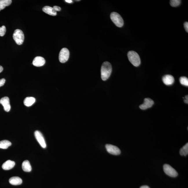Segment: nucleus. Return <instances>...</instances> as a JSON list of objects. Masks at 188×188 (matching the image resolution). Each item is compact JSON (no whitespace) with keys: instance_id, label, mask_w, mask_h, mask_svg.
Listing matches in <instances>:
<instances>
[{"instance_id":"1a4fd4ad","label":"nucleus","mask_w":188,"mask_h":188,"mask_svg":"<svg viewBox=\"0 0 188 188\" xmlns=\"http://www.w3.org/2000/svg\"><path fill=\"white\" fill-rule=\"evenodd\" d=\"M0 103L4 107V109L5 111L8 112L10 111L11 109V106L10 103V99L7 96H5L0 99Z\"/></svg>"},{"instance_id":"7ed1b4c3","label":"nucleus","mask_w":188,"mask_h":188,"mask_svg":"<svg viewBox=\"0 0 188 188\" xmlns=\"http://www.w3.org/2000/svg\"><path fill=\"white\" fill-rule=\"evenodd\" d=\"M110 18L112 21L116 26L121 27L123 25L124 21L123 19L118 13L115 12H112L110 14Z\"/></svg>"},{"instance_id":"b1692460","label":"nucleus","mask_w":188,"mask_h":188,"mask_svg":"<svg viewBox=\"0 0 188 188\" xmlns=\"http://www.w3.org/2000/svg\"><path fill=\"white\" fill-rule=\"evenodd\" d=\"M5 82H6V80L4 79H1L0 80V87L4 85Z\"/></svg>"},{"instance_id":"f8f14e48","label":"nucleus","mask_w":188,"mask_h":188,"mask_svg":"<svg viewBox=\"0 0 188 188\" xmlns=\"http://www.w3.org/2000/svg\"><path fill=\"white\" fill-rule=\"evenodd\" d=\"M163 83L167 85H172L175 82V79L172 76L167 75L163 77Z\"/></svg>"},{"instance_id":"a878e982","label":"nucleus","mask_w":188,"mask_h":188,"mask_svg":"<svg viewBox=\"0 0 188 188\" xmlns=\"http://www.w3.org/2000/svg\"><path fill=\"white\" fill-rule=\"evenodd\" d=\"M53 8L56 11H60L61 10V8L59 6H53Z\"/></svg>"},{"instance_id":"412c9836","label":"nucleus","mask_w":188,"mask_h":188,"mask_svg":"<svg viewBox=\"0 0 188 188\" xmlns=\"http://www.w3.org/2000/svg\"><path fill=\"white\" fill-rule=\"evenodd\" d=\"M12 2L11 0H0V4L5 7L10 6Z\"/></svg>"},{"instance_id":"7c9ffc66","label":"nucleus","mask_w":188,"mask_h":188,"mask_svg":"<svg viewBox=\"0 0 188 188\" xmlns=\"http://www.w3.org/2000/svg\"><path fill=\"white\" fill-rule=\"evenodd\" d=\"M3 70V67L0 65V73H1V72H2Z\"/></svg>"},{"instance_id":"bb28decb","label":"nucleus","mask_w":188,"mask_h":188,"mask_svg":"<svg viewBox=\"0 0 188 188\" xmlns=\"http://www.w3.org/2000/svg\"><path fill=\"white\" fill-rule=\"evenodd\" d=\"M185 99L184 100V102L185 103H188V95L186 96L185 97Z\"/></svg>"},{"instance_id":"0eeeda50","label":"nucleus","mask_w":188,"mask_h":188,"mask_svg":"<svg viewBox=\"0 0 188 188\" xmlns=\"http://www.w3.org/2000/svg\"><path fill=\"white\" fill-rule=\"evenodd\" d=\"M106 148L107 151L110 154L117 156L120 155L121 153L119 148L118 147L113 145L107 144L106 145Z\"/></svg>"},{"instance_id":"5701e85b","label":"nucleus","mask_w":188,"mask_h":188,"mask_svg":"<svg viewBox=\"0 0 188 188\" xmlns=\"http://www.w3.org/2000/svg\"><path fill=\"white\" fill-rule=\"evenodd\" d=\"M6 32V27L4 25L0 27V36H4Z\"/></svg>"},{"instance_id":"c85d7f7f","label":"nucleus","mask_w":188,"mask_h":188,"mask_svg":"<svg viewBox=\"0 0 188 188\" xmlns=\"http://www.w3.org/2000/svg\"><path fill=\"white\" fill-rule=\"evenodd\" d=\"M140 188H150V187L148 186L144 185L141 186Z\"/></svg>"},{"instance_id":"4be33fe9","label":"nucleus","mask_w":188,"mask_h":188,"mask_svg":"<svg viewBox=\"0 0 188 188\" xmlns=\"http://www.w3.org/2000/svg\"><path fill=\"white\" fill-rule=\"evenodd\" d=\"M181 3L180 0H171L170 1V4L172 7H177L179 6Z\"/></svg>"},{"instance_id":"ddd939ff","label":"nucleus","mask_w":188,"mask_h":188,"mask_svg":"<svg viewBox=\"0 0 188 188\" xmlns=\"http://www.w3.org/2000/svg\"><path fill=\"white\" fill-rule=\"evenodd\" d=\"M15 165L14 161L8 160L3 164L2 168L4 170H9L12 169Z\"/></svg>"},{"instance_id":"f03ea898","label":"nucleus","mask_w":188,"mask_h":188,"mask_svg":"<svg viewBox=\"0 0 188 188\" xmlns=\"http://www.w3.org/2000/svg\"><path fill=\"white\" fill-rule=\"evenodd\" d=\"M127 57L129 61L134 66L138 67L140 65V58L139 54L136 52L133 51H129L127 53Z\"/></svg>"},{"instance_id":"39448f33","label":"nucleus","mask_w":188,"mask_h":188,"mask_svg":"<svg viewBox=\"0 0 188 188\" xmlns=\"http://www.w3.org/2000/svg\"><path fill=\"white\" fill-rule=\"evenodd\" d=\"M163 170L165 174L171 177H176L178 175L176 171L169 165H164Z\"/></svg>"},{"instance_id":"dca6fc26","label":"nucleus","mask_w":188,"mask_h":188,"mask_svg":"<svg viewBox=\"0 0 188 188\" xmlns=\"http://www.w3.org/2000/svg\"><path fill=\"white\" fill-rule=\"evenodd\" d=\"M22 169L24 171L30 172L32 171V167L28 160H25L22 164Z\"/></svg>"},{"instance_id":"9d476101","label":"nucleus","mask_w":188,"mask_h":188,"mask_svg":"<svg viewBox=\"0 0 188 188\" xmlns=\"http://www.w3.org/2000/svg\"><path fill=\"white\" fill-rule=\"evenodd\" d=\"M154 104V101L149 98L145 99L144 103L139 106V108L142 110H146L151 107Z\"/></svg>"},{"instance_id":"423d86ee","label":"nucleus","mask_w":188,"mask_h":188,"mask_svg":"<svg viewBox=\"0 0 188 188\" xmlns=\"http://www.w3.org/2000/svg\"><path fill=\"white\" fill-rule=\"evenodd\" d=\"M70 56V52L67 48H63L60 51L59 54V60L61 63H64L68 61Z\"/></svg>"},{"instance_id":"c756f323","label":"nucleus","mask_w":188,"mask_h":188,"mask_svg":"<svg viewBox=\"0 0 188 188\" xmlns=\"http://www.w3.org/2000/svg\"><path fill=\"white\" fill-rule=\"evenodd\" d=\"M65 1H66V2L69 3H71L72 2V0H66Z\"/></svg>"},{"instance_id":"cd10ccee","label":"nucleus","mask_w":188,"mask_h":188,"mask_svg":"<svg viewBox=\"0 0 188 188\" xmlns=\"http://www.w3.org/2000/svg\"><path fill=\"white\" fill-rule=\"evenodd\" d=\"M6 7H5L3 5L0 4V11H1V10L4 9L5 8H6Z\"/></svg>"},{"instance_id":"f3484780","label":"nucleus","mask_w":188,"mask_h":188,"mask_svg":"<svg viewBox=\"0 0 188 188\" xmlns=\"http://www.w3.org/2000/svg\"><path fill=\"white\" fill-rule=\"evenodd\" d=\"M35 98L33 97H28L24 100L23 103L25 106L29 107L32 106L35 103Z\"/></svg>"},{"instance_id":"a211bd4d","label":"nucleus","mask_w":188,"mask_h":188,"mask_svg":"<svg viewBox=\"0 0 188 188\" xmlns=\"http://www.w3.org/2000/svg\"><path fill=\"white\" fill-rule=\"evenodd\" d=\"M12 143L8 140H3L0 141V148L3 149H6L11 146Z\"/></svg>"},{"instance_id":"4468645a","label":"nucleus","mask_w":188,"mask_h":188,"mask_svg":"<svg viewBox=\"0 0 188 188\" xmlns=\"http://www.w3.org/2000/svg\"><path fill=\"white\" fill-rule=\"evenodd\" d=\"M43 11L45 13L52 16H56L57 14L56 11L53 8L49 6H45L43 8Z\"/></svg>"},{"instance_id":"9b49d317","label":"nucleus","mask_w":188,"mask_h":188,"mask_svg":"<svg viewBox=\"0 0 188 188\" xmlns=\"http://www.w3.org/2000/svg\"><path fill=\"white\" fill-rule=\"evenodd\" d=\"M45 63V60L44 58L41 56H36L32 62V64L36 67H41Z\"/></svg>"},{"instance_id":"20e7f679","label":"nucleus","mask_w":188,"mask_h":188,"mask_svg":"<svg viewBox=\"0 0 188 188\" xmlns=\"http://www.w3.org/2000/svg\"><path fill=\"white\" fill-rule=\"evenodd\" d=\"M13 39L18 45H21L24 42V34L21 30L17 29L14 31L13 35Z\"/></svg>"},{"instance_id":"6e6552de","label":"nucleus","mask_w":188,"mask_h":188,"mask_svg":"<svg viewBox=\"0 0 188 188\" xmlns=\"http://www.w3.org/2000/svg\"><path fill=\"white\" fill-rule=\"evenodd\" d=\"M34 136L38 142L43 148H45L46 145L45 140L43 136L41 133L39 131H36L34 132Z\"/></svg>"},{"instance_id":"aec40b11","label":"nucleus","mask_w":188,"mask_h":188,"mask_svg":"<svg viewBox=\"0 0 188 188\" xmlns=\"http://www.w3.org/2000/svg\"><path fill=\"white\" fill-rule=\"evenodd\" d=\"M180 83L182 85L186 86H188V79L187 77L185 76H182L180 77L179 79Z\"/></svg>"},{"instance_id":"f257e3e1","label":"nucleus","mask_w":188,"mask_h":188,"mask_svg":"<svg viewBox=\"0 0 188 188\" xmlns=\"http://www.w3.org/2000/svg\"><path fill=\"white\" fill-rule=\"evenodd\" d=\"M112 72V66L109 62L106 61L103 64L101 67V77L103 81H106L109 78Z\"/></svg>"},{"instance_id":"2eb2a0df","label":"nucleus","mask_w":188,"mask_h":188,"mask_svg":"<svg viewBox=\"0 0 188 188\" xmlns=\"http://www.w3.org/2000/svg\"><path fill=\"white\" fill-rule=\"evenodd\" d=\"M10 184L14 185H20L22 182V179L18 177H11L9 180Z\"/></svg>"},{"instance_id":"6ab92c4d","label":"nucleus","mask_w":188,"mask_h":188,"mask_svg":"<svg viewBox=\"0 0 188 188\" xmlns=\"http://www.w3.org/2000/svg\"><path fill=\"white\" fill-rule=\"evenodd\" d=\"M180 154L181 156H186L188 154V143L186 144L180 150Z\"/></svg>"},{"instance_id":"393cba45","label":"nucleus","mask_w":188,"mask_h":188,"mask_svg":"<svg viewBox=\"0 0 188 188\" xmlns=\"http://www.w3.org/2000/svg\"><path fill=\"white\" fill-rule=\"evenodd\" d=\"M184 28L185 29L186 32H188V22H186L184 24Z\"/></svg>"}]
</instances>
